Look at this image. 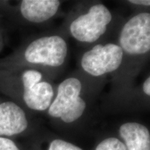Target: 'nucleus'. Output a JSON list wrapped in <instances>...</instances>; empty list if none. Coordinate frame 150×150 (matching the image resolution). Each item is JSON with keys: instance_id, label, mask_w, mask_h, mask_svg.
<instances>
[{"instance_id": "obj_11", "label": "nucleus", "mask_w": 150, "mask_h": 150, "mask_svg": "<svg viewBox=\"0 0 150 150\" xmlns=\"http://www.w3.org/2000/svg\"><path fill=\"white\" fill-rule=\"evenodd\" d=\"M48 150H83L72 143L61 139H56L51 142Z\"/></svg>"}, {"instance_id": "obj_10", "label": "nucleus", "mask_w": 150, "mask_h": 150, "mask_svg": "<svg viewBox=\"0 0 150 150\" xmlns=\"http://www.w3.org/2000/svg\"><path fill=\"white\" fill-rule=\"evenodd\" d=\"M95 150H127L124 142L114 137L106 138L97 146Z\"/></svg>"}, {"instance_id": "obj_9", "label": "nucleus", "mask_w": 150, "mask_h": 150, "mask_svg": "<svg viewBox=\"0 0 150 150\" xmlns=\"http://www.w3.org/2000/svg\"><path fill=\"white\" fill-rule=\"evenodd\" d=\"M127 150H150V134L145 125L138 122H126L119 129Z\"/></svg>"}, {"instance_id": "obj_4", "label": "nucleus", "mask_w": 150, "mask_h": 150, "mask_svg": "<svg viewBox=\"0 0 150 150\" xmlns=\"http://www.w3.org/2000/svg\"><path fill=\"white\" fill-rule=\"evenodd\" d=\"M118 45L124 54L145 55L150 50V14L142 12L132 16L122 27Z\"/></svg>"}, {"instance_id": "obj_7", "label": "nucleus", "mask_w": 150, "mask_h": 150, "mask_svg": "<svg viewBox=\"0 0 150 150\" xmlns=\"http://www.w3.org/2000/svg\"><path fill=\"white\" fill-rule=\"evenodd\" d=\"M28 127L26 112L13 101L0 103V136H13L24 132Z\"/></svg>"}, {"instance_id": "obj_12", "label": "nucleus", "mask_w": 150, "mask_h": 150, "mask_svg": "<svg viewBox=\"0 0 150 150\" xmlns=\"http://www.w3.org/2000/svg\"><path fill=\"white\" fill-rule=\"evenodd\" d=\"M0 150H20V149L13 140L4 137H0Z\"/></svg>"}, {"instance_id": "obj_13", "label": "nucleus", "mask_w": 150, "mask_h": 150, "mask_svg": "<svg viewBox=\"0 0 150 150\" xmlns=\"http://www.w3.org/2000/svg\"><path fill=\"white\" fill-rule=\"evenodd\" d=\"M142 91L146 96H150V76H148L142 83Z\"/></svg>"}, {"instance_id": "obj_5", "label": "nucleus", "mask_w": 150, "mask_h": 150, "mask_svg": "<svg viewBox=\"0 0 150 150\" xmlns=\"http://www.w3.org/2000/svg\"><path fill=\"white\" fill-rule=\"evenodd\" d=\"M124 55L117 44H98L82 55L81 66L91 76H102L117 70L122 63Z\"/></svg>"}, {"instance_id": "obj_8", "label": "nucleus", "mask_w": 150, "mask_h": 150, "mask_svg": "<svg viewBox=\"0 0 150 150\" xmlns=\"http://www.w3.org/2000/svg\"><path fill=\"white\" fill-rule=\"evenodd\" d=\"M61 1L58 0H23L19 11L24 20L33 24L48 21L59 11Z\"/></svg>"}, {"instance_id": "obj_1", "label": "nucleus", "mask_w": 150, "mask_h": 150, "mask_svg": "<svg viewBox=\"0 0 150 150\" xmlns=\"http://www.w3.org/2000/svg\"><path fill=\"white\" fill-rule=\"evenodd\" d=\"M82 83L78 78L71 76L61 81L48 114L65 123H72L81 117L86 109V101L81 96Z\"/></svg>"}, {"instance_id": "obj_3", "label": "nucleus", "mask_w": 150, "mask_h": 150, "mask_svg": "<svg viewBox=\"0 0 150 150\" xmlns=\"http://www.w3.org/2000/svg\"><path fill=\"white\" fill-rule=\"evenodd\" d=\"M112 19V13L107 6L95 4L74 19L69 30L71 35L79 42L93 43L106 33Z\"/></svg>"}, {"instance_id": "obj_2", "label": "nucleus", "mask_w": 150, "mask_h": 150, "mask_svg": "<svg viewBox=\"0 0 150 150\" xmlns=\"http://www.w3.org/2000/svg\"><path fill=\"white\" fill-rule=\"evenodd\" d=\"M68 54L66 40L59 35H45L28 44L22 53L26 63L48 67H59L64 64Z\"/></svg>"}, {"instance_id": "obj_14", "label": "nucleus", "mask_w": 150, "mask_h": 150, "mask_svg": "<svg viewBox=\"0 0 150 150\" xmlns=\"http://www.w3.org/2000/svg\"><path fill=\"white\" fill-rule=\"evenodd\" d=\"M131 4L142 6H149L150 1L149 0H130L128 1Z\"/></svg>"}, {"instance_id": "obj_6", "label": "nucleus", "mask_w": 150, "mask_h": 150, "mask_svg": "<svg viewBox=\"0 0 150 150\" xmlns=\"http://www.w3.org/2000/svg\"><path fill=\"white\" fill-rule=\"evenodd\" d=\"M22 85V98L26 106L35 111L47 110L55 94L53 86L43 79L40 71L27 69L20 74Z\"/></svg>"}]
</instances>
